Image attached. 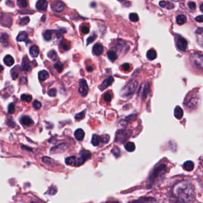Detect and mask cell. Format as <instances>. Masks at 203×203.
I'll list each match as a JSON object with an SVG mask.
<instances>
[{
  "mask_svg": "<svg viewBox=\"0 0 203 203\" xmlns=\"http://www.w3.org/2000/svg\"><path fill=\"white\" fill-rule=\"evenodd\" d=\"M80 157L76 158L74 166H80L84 163L87 160L89 159L91 157V153L87 150H82L80 152Z\"/></svg>",
  "mask_w": 203,
  "mask_h": 203,
  "instance_id": "cell-3",
  "label": "cell"
},
{
  "mask_svg": "<svg viewBox=\"0 0 203 203\" xmlns=\"http://www.w3.org/2000/svg\"><path fill=\"white\" fill-rule=\"evenodd\" d=\"M195 20L197 21H198L200 23H201L203 21V16L202 15H200V16H197L196 18H195Z\"/></svg>",
  "mask_w": 203,
  "mask_h": 203,
  "instance_id": "cell-55",
  "label": "cell"
},
{
  "mask_svg": "<svg viewBox=\"0 0 203 203\" xmlns=\"http://www.w3.org/2000/svg\"><path fill=\"white\" fill-rule=\"evenodd\" d=\"M17 41L18 42L25 41L26 42H28V35L26 32H21L19 33L17 37Z\"/></svg>",
  "mask_w": 203,
  "mask_h": 203,
  "instance_id": "cell-16",
  "label": "cell"
},
{
  "mask_svg": "<svg viewBox=\"0 0 203 203\" xmlns=\"http://www.w3.org/2000/svg\"><path fill=\"white\" fill-rule=\"evenodd\" d=\"M48 7V2L46 1H38L36 4V7L39 11H45Z\"/></svg>",
  "mask_w": 203,
  "mask_h": 203,
  "instance_id": "cell-15",
  "label": "cell"
},
{
  "mask_svg": "<svg viewBox=\"0 0 203 203\" xmlns=\"http://www.w3.org/2000/svg\"><path fill=\"white\" fill-rule=\"evenodd\" d=\"M191 61L193 66L199 70H202L203 67V57L200 54L195 53L191 57Z\"/></svg>",
  "mask_w": 203,
  "mask_h": 203,
  "instance_id": "cell-4",
  "label": "cell"
},
{
  "mask_svg": "<svg viewBox=\"0 0 203 203\" xmlns=\"http://www.w3.org/2000/svg\"><path fill=\"white\" fill-rule=\"evenodd\" d=\"M183 114L184 111L181 107H180L179 106H177L175 108L174 112V115L175 117L177 119H181L183 117Z\"/></svg>",
  "mask_w": 203,
  "mask_h": 203,
  "instance_id": "cell-20",
  "label": "cell"
},
{
  "mask_svg": "<svg viewBox=\"0 0 203 203\" xmlns=\"http://www.w3.org/2000/svg\"><path fill=\"white\" fill-rule=\"evenodd\" d=\"M129 203H159V202L156 199L152 197H142L130 201Z\"/></svg>",
  "mask_w": 203,
  "mask_h": 203,
  "instance_id": "cell-8",
  "label": "cell"
},
{
  "mask_svg": "<svg viewBox=\"0 0 203 203\" xmlns=\"http://www.w3.org/2000/svg\"><path fill=\"white\" fill-rule=\"evenodd\" d=\"M48 94L50 95V97H55L57 94V91L55 88L50 89L48 92Z\"/></svg>",
  "mask_w": 203,
  "mask_h": 203,
  "instance_id": "cell-48",
  "label": "cell"
},
{
  "mask_svg": "<svg viewBox=\"0 0 203 203\" xmlns=\"http://www.w3.org/2000/svg\"><path fill=\"white\" fill-rule=\"evenodd\" d=\"M30 21V19L29 17L26 16V17H23L22 18L20 21H19V25L20 26H24V25H28V23Z\"/></svg>",
  "mask_w": 203,
  "mask_h": 203,
  "instance_id": "cell-38",
  "label": "cell"
},
{
  "mask_svg": "<svg viewBox=\"0 0 203 203\" xmlns=\"http://www.w3.org/2000/svg\"><path fill=\"white\" fill-rule=\"evenodd\" d=\"M114 203H119V202H114Z\"/></svg>",
  "mask_w": 203,
  "mask_h": 203,
  "instance_id": "cell-64",
  "label": "cell"
},
{
  "mask_svg": "<svg viewBox=\"0 0 203 203\" xmlns=\"http://www.w3.org/2000/svg\"><path fill=\"white\" fill-rule=\"evenodd\" d=\"M129 19L130 20V21H134V22L138 21L139 20L138 15L136 13H130L129 15Z\"/></svg>",
  "mask_w": 203,
  "mask_h": 203,
  "instance_id": "cell-39",
  "label": "cell"
},
{
  "mask_svg": "<svg viewBox=\"0 0 203 203\" xmlns=\"http://www.w3.org/2000/svg\"><path fill=\"white\" fill-rule=\"evenodd\" d=\"M17 5L21 8H25L28 6V3L25 0H19L17 1Z\"/></svg>",
  "mask_w": 203,
  "mask_h": 203,
  "instance_id": "cell-40",
  "label": "cell"
},
{
  "mask_svg": "<svg viewBox=\"0 0 203 203\" xmlns=\"http://www.w3.org/2000/svg\"><path fill=\"white\" fill-rule=\"evenodd\" d=\"M178 48L182 51H185L187 46V41L184 38H179L177 41Z\"/></svg>",
  "mask_w": 203,
  "mask_h": 203,
  "instance_id": "cell-12",
  "label": "cell"
},
{
  "mask_svg": "<svg viewBox=\"0 0 203 203\" xmlns=\"http://www.w3.org/2000/svg\"><path fill=\"white\" fill-rule=\"evenodd\" d=\"M67 148V145L65 143H61V144H59L58 145L53 147L51 150L50 152L51 154H57V153H62L64 152Z\"/></svg>",
  "mask_w": 203,
  "mask_h": 203,
  "instance_id": "cell-6",
  "label": "cell"
},
{
  "mask_svg": "<svg viewBox=\"0 0 203 203\" xmlns=\"http://www.w3.org/2000/svg\"><path fill=\"white\" fill-rule=\"evenodd\" d=\"M20 83L21 84H26L27 83V78L25 76H22L20 78Z\"/></svg>",
  "mask_w": 203,
  "mask_h": 203,
  "instance_id": "cell-51",
  "label": "cell"
},
{
  "mask_svg": "<svg viewBox=\"0 0 203 203\" xmlns=\"http://www.w3.org/2000/svg\"><path fill=\"white\" fill-rule=\"evenodd\" d=\"M198 32L199 34H201L202 32V28H200L198 29L197 30V31H196V33H198Z\"/></svg>",
  "mask_w": 203,
  "mask_h": 203,
  "instance_id": "cell-59",
  "label": "cell"
},
{
  "mask_svg": "<svg viewBox=\"0 0 203 203\" xmlns=\"http://www.w3.org/2000/svg\"><path fill=\"white\" fill-rule=\"evenodd\" d=\"M54 68L56 69V70L59 73H61L63 70V65L60 62H57L54 64Z\"/></svg>",
  "mask_w": 203,
  "mask_h": 203,
  "instance_id": "cell-37",
  "label": "cell"
},
{
  "mask_svg": "<svg viewBox=\"0 0 203 203\" xmlns=\"http://www.w3.org/2000/svg\"><path fill=\"white\" fill-rule=\"evenodd\" d=\"M20 98L22 101H25L26 102H30L32 100V97L31 95L27 94H22Z\"/></svg>",
  "mask_w": 203,
  "mask_h": 203,
  "instance_id": "cell-36",
  "label": "cell"
},
{
  "mask_svg": "<svg viewBox=\"0 0 203 203\" xmlns=\"http://www.w3.org/2000/svg\"><path fill=\"white\" fill-rule=\"evenodd\" d=\"M104 51L103 46L100 44H95L93 46L92 48V52L95 55H100L103 54Z\"/></svg>",
  "mask_w": 203,
  "mask_h": 203,
  "instance_id": "cell-10",
  "label": "cell"
},
{
  "mask_svg": "<svg viewBox=\"0 0 203 203\" xmlns=\"http://www.w3.org/2000/svg\"><path fill=\"white\" fill-rule=\"evenodd\" d=\"M145 85H143V88H142V93H141V95L143 97H145L147 96V95L148 94V92H149L150 90V86L148 83H144Z\"/></svg>",
  "mask_w": 203,
  "mask_h": 203,
  "instance_id": "cell-29",
  "label": "cell"
},
{
  "mask_svg": "<svg viewBox=\"0 0 203 203\" xmlns=\"http://www.w3.org/2000/svg\"><path fill=\"white\" fill-rule=\"evenodd\" d=\"M97 38V35H95V33H94L92 36H91V37H89L88 39H87V45L92 43L95 39H96Z\"/></svg>",
  "mask_w": 203,
  "mask_h": 203,
  "instance_id": "cell-47",
  "label": "cell"
},
{
  "mask_svg": "<svg viewBox=\"0 0 203 203\" xmlns=\"http://www.w3.org/2000/svg\"><path fill=\"white\" fill-rule=\"evenodd\" d=\"M188 6L189 9L192 10H194L196 8V4H195V3H194V2H192V1L188 3Z\"/></svg>",
  "mask_w": 203,
  "mask_h": 203,
  "instance_id": "cell-49",
  "label": "cell"
},
{
  "mask_svg": "<svg viewBox=\"0 0 203 203\" xmlns=\"http://www.w3.org/2000/svg\"><path fill=\"white\" fill-rule=\"evenodd\" d=\"M41 105H42L41 103L39 101H38V100H35L34 102L33 103V107L37 110H39V109H41Z\"/></svg>",
  "mask_w": 203,
  "mask_h": 203,
  "instance_id": "cell-45",
  "label": "cell"
},
{
  "mask_svg": "<svg viewBox=\"0 0 203 203\" xmlns=\"http://www.w3.org/2000/svg\"><path fill=\"white\" fill-rule=\"evenodd\" d=\"M3 69H4L3 67L1 65H0V73H1V71H2L3 70Z\"/></svg>",
  "mask_w": 203,
  "mask_h": 203,
  "instance_id": "cell-62",
  "label": "cell"
},
{
  "mask_svg": "<svg viewBox=\"0 0 203 203\" xmlns=\"http://www.w3.org/2000/svg\"><path fill=\"white\" fill-rule=\"evenodd\" d=\"M48 57L50 59H51L52 60H53V61L57 60V58H58V55L54 50H51L48 53Z\"/></svg>",
  "mask_w": 203,
  "mask_h": 203,
  "instance_id": "cell-32",
  "label": "cell"
},
{
  "mask_svg": "<svg viewBox=\"0 0 203 203\" xmlns=\"http://www.w3.org/2000/svg\"><path fill=\"white\" fill-rule=\"evenodd\" d=\"M51 191H48V194H51V195H53V194H55V193H56V192H57V190L55 189V188H51L50 189Z\"/></svg>",
  "mask_w": 203,
  "mask_h": 203,
  "instance_id": "cell-57",
  "label": "cell"
},
{
  "mask_svg": "<svg viewBox=\"0 0 203 203\" xmlns=\"http://www.w3.org/2000/svg\"><path fill=\"white\" fill-rule=\"evenodd\" d=\"M49 77V73L46 70H41L38 73V78L39 80L44 81L47 79Z\"/></svg>",
  "mask_w": 203,
  "mask_h": 203,
  "instance_id": "cell-23",
  "label": "cell"
},
{
  "mask_svg": "<svg viewBox=\"0 0 203 203\" xmlns=\"http://www.w3.org/2000/svg\"><path fill=\"white\" fill-rule=\"evenodd\" d=\"M0 42L1 43V44L4 46H7L9 44L8 36L6 33L3 34L1 37V38H0Z\"/></svg>",
  "mask_w": 203,
  "mask_h": 203,
  "instance_id": "cell-25",
  "label": "cell"
},
{
  "mask_svg": "<svg viewBox=\"0 0 203 203\" xmlns=\"http://www.w3.org/2000/svg\"><path fill=\"white\" fill-rule=\"evenodd\" d=\"M101 142V136H98L97 135H94L92 136V139H91V144L94 146H98L100 144V142Z\"/></svg>",
  "mask_w": 203,
  "mask_h": 203,
  "instance_id": "cell-24",
  "label": "cell"
},
{
  "mask_svg": "<svg viewBox=\"0 0 203 203\" xmlns=\"http://www.w3.org/2000/svg\"><path fill=\"white\" fill-rule=\"evenodd\" d=\"M103 98L105 102L109 103L112 100V96L109 92H106L103 95Z\"/></svg>",
  "mask_w": 203,
  "mask_h": 203,
  "instance_id": "cell-42",
  "label": "cell"
},
{
  "mask_svg": "<svg viewBox=\"0 0 203 203\" xmlns=\"http://www.w3.org/2000/svg\"><path fill=\"white\" fill-rule=\"evenodd\" d=\"M39 48L37 45L32 46L30 49V54L32 57H37L39 54Z\"/></svg>",
  "mask_w": 203,
  "mask_h": 203,
  "instance_id": "cell-22",
  "label": "cell"
},
{
  "mask_svg": "<svg viewBox=\"0 0 203 203\" xmlns=\"http://www.w3.org/2000/svg\"><path fill=\"white\" fill-rule=\"evenodd\" d=\"M107 57H108L109 59L112 62L115 61L117 58V54L113 51H109L107 53Z\"/></svg>",
  "mask_w": 203,
  "mask_h": 203,
  "instance_id": "cell-30",
  "label": "cell"
},
{
  "mask_svg": "<svg viewBox=\"0 0 203 203\" xmlns=\"http://www.w3.org/2000/svg\"><path fill=\"white\" fill-rule=\"evenodd\" d=\"M112 152L113 153V156L116 158H118L121 156V151L120 148L117 147H114L112 150Z\"/></svg>",
  "mask_w": 203,
  "mask_h": 203,
  "instance_id": "cell-31",
  "label": "cell"
},
{
  "mask_svg": "<svg viewBox=\"0 0 203 203\" xmlns=\"http://www.w3.org/2000/svg\"><path fill=\"white\" fill-rule=\"evenodd\" d=\"M42 161L44 163L46 164L47 165H50V166L53 165L55 163L54 160L53 159L48 157H42Z\"/></svg>",
  "mask_w": 203,
  "mask_h": 203,
  "instance_id": "cell-33",
  "label": "cell"
},
{
  "mask_svg": "<svg viewBox=\"0 0 203 203\" xmlns=\"http://www.w3.org/2000/svg\"><path fill=\"white\" fill-rule=\"evenodd\" d=\"M20 122L22 125L25 126H30L33 124L32 119L28 116H23L20 118Z\"/></svg>",
  "mask_w": 203,
  "mask_h": 203,
  "instance_id": "cell-14",
  "label": "cell"
},
{
  "mask_svg": "<svg viewBox=\"0 0 203 203\" xmlns=\"http://www.w3.org/2000/svg\"><path fill=\"white\" fill-rule=\"evenodd\" d=\"M202 7H203V4H201L200 5V10H201V12H202Z\"/></svg>",
  "mask_w": 203,
  "mask_h": 203,
  "instance_id": "cell-63",
  "label": "cell"
},
{
  "mask_svg": "<svg viewBox=\"0 0 203 203\" xmlns=\"http://www.w3.org/2000/svg\"><path fill=\"white\" fill-rule=\"evenodd\" d=\"M101 142H103L104 144H107L110 140V136L108 135H104L101 136Z\"/></svg>",
  "mask_w": 203,
  "mask_h": 203,
  "instance_id": "cell-46",
  "label": "cell"
},
{
  "mask_svg": "<svg viewBox=\"0 0 203 203\" xmlns=\"http://www.w3.org/2000/svg\"><path fill=\"white\" fill-rule=\"evenodd\" d=\"M87 70L88 71H90V72H91V71H92L93 70V67H92V66H88V67H87Z\"/></svg>",
  "mask_w": 203,
  "mask_h": 203,
  "instance_id": "cell-60",
  "label": "cell"
},
{
  "mask_svg": "<svg viewBox=\"0 0 203 203\" xmlns=\"http://www.w3.org/2000/svg\"><path fill=\"white\" fill-rule=\"evenodd\" d=\"M4 63L8 66H11L15 63V60L11 55H7L4 58Z\"/></svg>",
  "mask_w": 203,
  "mask_h": 203,
  "instance_id": "cell-19",
  "label": "cell"
},
{
  "mask_svg": "<svg viewBox=\"0 0 203 203\" xmlns=\"http://www.w3.org/2000/svg\"><path fill=\"white\" fill-rule=\"evenodd\" d=\"M81 31L83 33H84V34H87L89 33V28L87 26H83L81 29Z\"/></svg>",
  "mask_w": 203,
  "mask_h": 203,
  "instance_id": "cell-50",
  "label": "cell"
},
{
  "mask_svg": "<svg viewBox=\"0 0 203 203\" xmlns=\"http://www.w3.org/2000/svg\"><path fill=\"white\" fill-rule=\"evenodd\" d=\"M197 98L195 97L190 98L188 101H186V105L188 107V108L189 109H193L194 108V106H196L197 104Z\"/></svg>",
  "mask_w": 203,
  "mask_h": 203,
  "instance_id": "cell-18",
  "label": "cell"
},
{
  "mask_svg": "<svg viewBox=\"0 0 203 203\" xmlns=\"http://www.w3.org/2000/svg\"><path fill=\"white\" fill-rule=\"evenodd\" d=\"M21 148H23V149H25H25H28V151H31V150H32V149H31V148H27V147H25H25H24V146H22V147H21Z\"/></svg>",
  "mask_w": 203,
  "mask_h": 203,
  "instance_id": "cell-61",
  "label": "cell"
},
{
  "mask_svg": "<svg viewBox=\"0 0 203 203\" xmlns=\"http://www.w3.org/2000/svg\"><path fill=\"white\" fill-rule=\"evenodd\" d=\"M138 82L135 80H130L127 85L122 89L121 95L122 97H128L132 95L136 89Z\"/></svg>",
  "mask_w": 203,
  "mask_h": 203,
  "instance_id": "cell-2",
  "label": "cell"
},
{
  "mask_svg": "<svg viewBox=\"0 0 203 203\" xmlns=\"http://www.w3.org/2000/svg\"><path fill=\"white\" fill-rule=\"evenodd\" d=\"M85 116V111H83V112L77 114L75 116V118L76 119L77 121H80V120H82V119L84 118Z\"/></svg>",
  "mask_w": 203,
  "mask_h": 203,
  "instance_id": "cell-41",
  "label": "cell"
},
{
  "mask_svg": "<svg viewBox=\"0 0 203 203\" xmlns=\"http://www.w3.org/2000/svg\"><path fill=\"white\" fill-rule=\"evenodd\" d=\"M186 17L184 15H181L177 16L176 17V22L179 25H182L186 22Z\"/></svg>",
  "mask_w": 203,
  "mask_h": 203,
  "instance_id": "cell-27",
  "label": "cell"
},
{
  "mask_svg": "<svg viewBox=\"0 0 203 203\" xmlns=\"http://www.w3.org/2000/svg\"><path fill=\"white\" fill-rule=\"evenodd\" d=\"M62 48L64 50V51H67L70 48V44L66 41H63L62 43Z\"/></svg>",
  "mask_w": 203,
  "mask_h": 203,
  "instance_id": "cell-44",
  "label": "cell"
},
{
  "mask_svg": "<svg viewBox=\"0 0 203 203\" xmlns=\"http://www.w3.org/2000/svg\"><path fill=\"white\" fill-rule=\"evenodd\" d=\"M122 69L124 71H129L130 69V65L128 63H125L122 66Z\"/></svg>",
  "mask_w": 203,
  "mask_h": 203,
  "instance_id": "cell-53",
  "label": "cell"
},
{
  "mask_svg": "<svg viewBox=\"0 0 203 203\" xmlns=\"http://www.w3.org/2000/svg\"><path fill=\"white\" fill-rule=\"evenodd\" d=\"M113 78L110 76L109 77V78H107L106 79H105L103 82L100 85L99 87V88L101 89V90H104L105 89H106L107 87H109L112 83V82H113Z\"/></svg>",
  "mask_w": 203,
  "mask_h": 203,
  "instance_id": "cell-11",
  "label": "cell"
},
{
  "mask_svg": "<svg viewBox=\"0 0 203 203\" xmlns=\"http://www.w3.org/2000/svg\"><path fill=\"white\" fill-rule=\"evenodd\" d=\"M30 61L26 58H23L21 64V69L25 71H29L32 69V67L29 64Z\"/></svg>",
  "mask_w": 203,
  "mask_h": 203,
  "instance_id": "cell-13",
  "label": "cell"
},
{
  "mask_svg": "<svg viewBox=\"0 0 203 203\" xmlns=\"http://www.w3.org/2000/svg\"><path fill=\"white\" fill-rule=\"evenodd\" d=\"M11 76L12 78H13V79L14 80L16 79L17 78V77L19 76V73L17 72L16 71H13V70H12L11 71Z\"/></svg>",
  "mask_w": 203,
  "mask_h": 203,
  "instance_id": "cell-52",
  "label": "cell"
},
{
  "mask_svg": "<svg viewBox=\"0 0 203 203\" xmlns=\"http://www.w3.org/2000/svg\"><path fill=\"white\" fill-rule=\"evenodd\" d=\"M8 126H10V127H14L15 126H16V123L12 121L11 120H10V119H9L8 121Z\"/></svg>",
  "mask_w": 203,
  "mask_h": 203,
  "instance_id": "cell-54",
  "label": "cell"
},
{
  "mask_svg": "<svg viewBox=\"0 0 203 203\" xmlns=\"http://www.w3.org/2000/svg\"><path fill=\"white\" fill-rule=\"evenodd\" d=\"M183 168L186 171H192L194 168V164L192 161H186L184 163Z\"/></svg>",
  "mask_w": 203,
  "mask_h": 203,
  "instance_id": "cell-21",
  "label": "cell"
},
{
  "mask_svg": "<svg viewBox=\"0 0 203 203\" xmlns=\"http://www.w3.org/2000/svg\"><path fill=\"white\" fill-rule=\"evenodd\" d=\"M147 57L150 60H153L157 57V53L153 49H151L148 51L147 53Z\"/></svg>",
  "mask_w": 203,
  "mask_h": 203,
  "instance_id": "cell-26",
  "label": "cell"
},
{
  "mask_svg": "<svg viewBox=\"0 0 203 203\" xmlns=\"http://www.w3.org/2000/svg\"><path fill=\"white\" fill-rule=\"evenodd\" d=\"M65 7L64 3L61 1H57L51 6L52 10L55 12H58V13L62 12L64 10Z\"/></svg>",
  "mask_w": 203,
  "mask_h": 203,
  "instance_id": "cell-7",
  "label": "cell"
},
{
  "mask_svg": "<svg viewBox=\"0 0 203 203\" xmlns=\"http://www.w3.org/2000/svg\"><path fill=\"white\" fill-rule=\"evenodd\" d=\"M44 38L45 39V40L48 41H50L52 39V33L50 30H46L44 34Z\"/></svg>",
  "mask_w": 203,
  "mask_h": 203,
  "instance_id": "cell-35",
  "label": "cell"
},
{
  "mask_svg": "<svg viewBox=\"0 0 203 203\" xmlns=\"http://www.w3.org/2000/svg\"><path fill=\"white\" fill-rule=\"evenodd\" d=\"M125 148L129 152H133L135 150V145L134 142H129L125 145Z\"/></svg>",
  "mask_w": 203,
  "mask_h": 203,
  "instance_id": "cell-28",
  "label": "cell"
},
{
  "mask_svg": "<svg viewBox=\"0 0 203 203\" xmlns=\"http://www.w3.org/2000/svg\"><path fill=\"white\" fill-rule=\"evenodd\" d=\"M166 6H167V8L170 9V10L173 8V7H174V5L170 3H168V5H166Z\"/></svg>",
  "mask_w": 203,
  "mask_h": 203,
  "instance_id": "cell-56",
  "label": "cell"
},
{
  "mask_svg": "<svg viewBox=\"0 0 203 203\" xmlns=\"http://www.w3.org/2000/svg\"><path fill=\"white\" fill-rule=\"evenodd\" d=\"M127 139V134L123 130H121L118 132L116 136V142L122 144Z\"/></svg>",
  "mask_w": 203,
  "mask_h": 203,
  "instance_id": "cell-9",
  "label": "cell"
},
{
  "mask_svg": "<svg viewBox=\"0 0 203 203\" xmlns=\"http://www.w3.org/2000/svg\"><path fill=\"white\" fill-rule=\"evenodd\" d=\"M159 5H160V6L161 7L164 8V7H165L166 6V3L165 1H160V2L159 3Z\"/></svg>",
  "mask_w": 203,
  "mask_h": 203,
  "instance_id": "cell-58",
  "label": "cell"
},
{
  "mask_svg": "<svg viewBox=\"0 0 203 203\" xmlns=\"http://www.w3.org/2000/svg\"><path fill=\"white\" fill-rule=\"evenodd\" d=\"M8 112L10 114H13L15 112V106L13 103H10L8 105Z\"/></svg>",
  "mask_w": 203,
  "mask_h": 203,
  "instance_id": "cell-43",
  "label": "cell"
},
{
  "mask_svg": "<svg viewBox=\"0 0 203 203\" xmlns=\"http://www.w3.org/2000/svg\"><path fill=\"white\" fill-rule=\"evenodd\" d=\"M76 158V157H75V156H70V157L66 158V160H65L66 164L74 166V163H75Z\"/></svg>",
  "mask_w": 203,
  "mask_h": 203,
  "instance_id": "cell-34",
  "label": "cell"
},
{
  "mask_svg": "<svg viewBox=\"0 0 203 203\" xmlns=\"http://www.w3.org/2000/svg\"><path fill=\"white\" fill-rule=\"evenodd\" d=\"M75 136L78 141H82L85 136V132L82 129H78L75 132Z\"/></svg>",
  "mask_w": 203,
  "mask_h": 203,
  "instance_id": "cell-17",
  "label": "cell"
},
{
  "mask_svg": "<svg viewBox=\"0 0 203 203\" xmlns=\"http://www.w3.org/2000/svg\"><path fill=\"white\" fill-rule=\"evenodd\" d=\"M89 91V88L87 81L85 79H80L79 82V92L82 97H85L88 94Z\"/></svg>",
  "mask_w": 203,
  "mask_h": 203,
  "instance_id": "cell-5",
  "label": "cell"
},
{
  "mask_svg": "<svg viewBox=\"0 0 203 203\" xmlns=\"http://www.w3.org/2000/svg\"><path fill=\"white\" fill-rule=\"evenodd\" d=\"M173 191L175 197L183 203L191 202L195 196L194 185L188 181H182L176 184Z\"/></svg>",
  "mask_w": 203,
  "mask_h": 203,
  "instance_id": "cell-1",
  "label": "cell"
}]
</instances>
